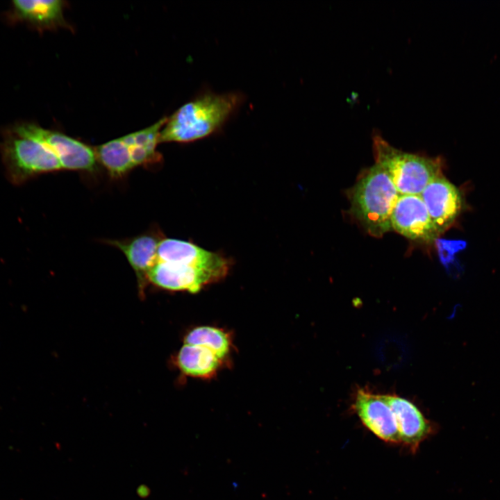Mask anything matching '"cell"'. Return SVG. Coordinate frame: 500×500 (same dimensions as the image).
I'll return each instance as SVG.
<instances>
[{
	"label": "cell",
	"mask_w": 500,
	"mask_h": 500,
	"mask_svg": "<svg viewBox=\"0 0 500 500\" xmlns=\"http://www.w3.org/2000/svg\"><path fill=\"white\" fill-rule=\"evenodd\" d=\"M374 353L385 369L395 370L404 367L410 359V349L406 339L399 334L382 335L376 342Z\"/></svg>",
	"instance_id": "obj_16"
},
{
	"label": "cell",
	"mask_w": 500,
	"mask_h": 500,
	"mask_svg": "<svg viewBox=\"0 0 500 500\" xmlns=\"http://www.w3.org/2000/svg\"><path fill=\"white\" fill-rule=\"evenodd\" d=\"M167 118L163 117L151 126L122 137L128 145L135 167L155 162L160 159L156 151L160 133Z\"/></svg>",
	"instance_id": "obj_14"
},
{
	"label": "cell",
	"mask_w": 500,
	"mask_h": 500,
	"mask_svg": "<svg viewBox=\"0 0 500 500\" xmlns=\"http://www.w3.org/2000/svg\"><path fill=\"white\" fill-rule=\"evenodd\" d=\"M437 245L440 258L444 265L449 263L453 255L465 247V243L460 240H437Z\"/></svg>",
	"instance_id": "obj_19"
},
{
	"label": "cell",
	"mask_w": 500,
	"mask_h": 500,
	"mask_svg": "<svg viewBox=\"0 0 500 500\" xmlns=\"http://www.w3.org/2000/svg\"><path fill=\"white\" fill-rule=\"evenodd\" d=\"M419 195L440 234L453 224L461 212L460 191L442 174L430 181Z\"/></svg>",
	"instance_id": "obj_9"
},
{
	"label": "cell",
	"mask_w": 500,
	"mask_h": 500,
	"mask_svg": "<svg viewBox=\"0 0 500 500\" xmlns=\"http://www.w3.org/2000/svg\"><path fill=\"white\" fill-rule=\"evenodd\" d=\"M177 362L184 374L193 377L208 378L217 372L222 360L205 347L184 344L178 354Z\"/></svg>",
	"instance_id": "obj_15"
},
{
	"label": "cell",
	"mask_w": 500,
	"mask_h": 500,
	"mask_svg": "<svg viewBox=\"0 0 500 500\" xmlns=\"http://www.w3.org/2000/svg\"><path fill=\"white\" fill-rule=\"evenodd\" d=\"M0 153L7 178L15 185L24 183L41 174L62 169L55 153L22 123L4 132Z\"/></svg>",
	"instance_id": "obj_3"
},
{
	"label": "cell",
	"mask_w": 500,
	"mask_h": 500,
	"mask_svg": "<svg viewBox=\"0 0 500 500\" xmlns=\"http://www.w3.org/2000/svg\"><path fill=\"white\" fill-rule=\"evenodd\" d=\"M24 128L43 142L55 153L62 169L93 171L96 167L95 151L87 144L62 133L23 122Z\"/></svg>",
	"instance_id": "obj_6"
},
{
	"label": "cell",
	"mask_w": 500,
	"mask_h": 500,
	"mask_svg": "<svg viewBox=\"0 0 500 500\" xmlns=\"http://www.w3.org/2000/svg\"><path fill=\"white\" fill-rule=\"evenodd\" d=\"M352 407L365 427L379 439L401 443L394 415L383 394L360 388L356 390Z\"/></svg>",
	"instance_id": "obj_8"
},
{
	"label": "cell",
	"mask_w": 500,
	"mask_h": 500,
	"mask_svg": "<svg viewBox=\"0 0 500 500\" xmlns=\"http://www.w3.org/2000/svg\"><path fill=\"white\" fill-rule=\"evenodd\" d=\"M390 221L392 229L410 240L429 243L440 235L420 195L400 194Z\"/></svg>",
	"instance_id": "obj_5"
},
{
	"label": "cell",
	"mask_w": 500,
	"mask_h": 500,
	"mask_svg": "<svg viewBox=\"0 0 500 500\" xmlns=\"http://www.w3.org/2000/svg\"><path fill=\"white\" fill-rule=\"evenodd\" d=\"M158 261L191 266L214 272L224 278L231 261L225 256L208 251L188 241L162 238L157 252Z\"/></svg>",
	"instance_id": "obj_7"
},
{
	"label": "cell",
	"mask_w": 500,
	"mask_h": 500,
	"mask_svg": "<svg viewBox=\"0 0 500 500\" xmlns=\"http://www.w3.org/2000/svg\"><path fill=\"white\" fill-rule=\"evenodd\" d=\"M397 422L401 443L412 452L433 432V425L420 410L409 400L396 394H383Z\"/></svg>",
	"instance_id": "obj_11"
},
{
	"label": "cell",
	"mask_w": 500,
	"mask_h": 500,
	"mask_svg": "<svg viewBox=\"0 0 500 500\" xmlns=\"http://www.w3.org/2000/svg\"><path fill=\"white\" fill-rule=\"evenodd\" d=\"M349 194L350 211L369 234L381 238L392 230L391 214L400 194L380 166L367 169Z\"/></svg>",
	"instance_id": "obj_2"
},
{
	"label": "cell",
	"mask_w": 500,
	"mask_h": 500,
	"mask_svg": "<svg viewBox=\"0 0 500 500\" xmlns=\"http://www.w3.org/2000/svg\"><path fill=\"white\" fill-rule=\"evenodd\" d=\"M375 164L389 176L400 194L419 195L433 178L442 174L440 158H430L403 151L380 134L372 138Z\"/></svg>",
	"instance_id": "obj_4"
},
{
	"label": "cell",
	"mask_w": 500,
	"mask_h": 500,
	"mask_svg": "<svg viewBox=\"0 0 500 500\" xmlns=\"http://www.w3.org/2000/svg\"><path fill=\"white\" fill-rule=\"evenodd\" d=\"M218 274L199 268L157 261L148 274V281L173 291L196 293L204 286L222 280Z\"/></svg>",
	"instance_id": "obj_10"
},
{
	"label": "cell",
	"mask_w": 500,
	"mask_h": 500,
	"mask_svg": "<svg viewBox=\"0 0 500 500\" xmlns=\"http://www.w3.org/2000/svg\"><path fill=\"white\" fill-rule=\"evenodd\" d=\"M162 238L160 233L149 232L131 239L108 242L124 253L142 288L148 281L149 272L158 261V248Z\"/></svg>",
	"instance_id": "obj_12"
},
{
	"label": "cell",
	"mask_w": 500,
	"mask_h": 500,
	"mask_svg": "<svg viewBox=\"0 0 500 500\" xmlns=\"http://www.w3.org/2000/svg\"><path fill=\"white\" fill-rule=\"evenodd\" d=\"M136 492H137L138 495L140 497L143 498V499L148 497L151 493L150 489L146 485H144V484L140 485L137 488Z\"/></svg>",
	"instance_id": "obj_20"
},
{
	"label": "cell",
	"mask_w": 500,
	"mask_h": 500,
	"mask_svg": "<svg viewBox=\"0 0 500 500\" xmlns=\"http://www.w3.org/2000/svg\"><path fill=\"white\" fill-rule=\"evenodd\" d=\"M94 151L97 160L113 177H121L135 167L129 148L122 137L98 146Z\"/></svg>",
	"instance_id": "obj_17"
},
{
	"label": "cell",
	"mask_w": 500,
	"mask_h": 500,
	"mask_svg": "<svg viewBox=\"0 0 500 500\" xmlns=\"http://www.w3.org/2000/svg\"><path fill=\"white\" fill-rule=\"evenodd\" d=\"M63 1L60 0H19L11 3L8 19L38 29L53 27L62 22Z\"/></svg>",
	"instance_id": "obj_13"
},
{
	"label": "cell",
	"mask_w": 500,
	"mask_h": 500,
	"mask_svg": "<svg viewBox=\"0 0 500 500\" xmlns=\"http://www.w3.org/2000/svg\"><path fill=\"white\" fill-rule=\"evenodd\" d=\"M185 344L205 347L215 352L220 359L228 355L231 349L228 335L212 326H199L190 331L185 338Z\"/></svg>",
	"instance_id": "obj_18"
},
{
	"label": "cell",
	"mask_w": 500,
	"mask_h": 500,
	"mask_svg": "<svg viewBox=\"0 0 500 500\" xmlns=\"http://www.w3.org/2000/svg\"><path fill=\"white\" fill-rule=\"evenodd\" d=\"M242 101L238 93L206 92L180 107L162 127L160 142H190L219 130Z\"/></svg>",
	"instance_id": "obj_1"
}]
</instances>
